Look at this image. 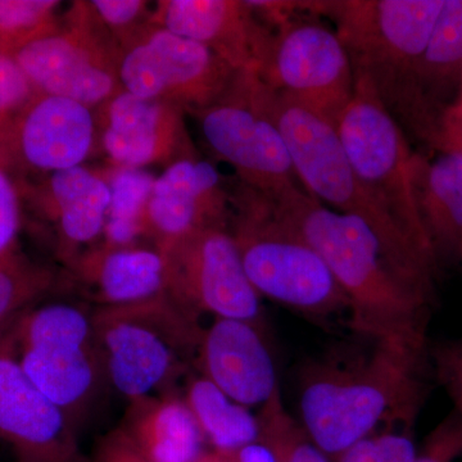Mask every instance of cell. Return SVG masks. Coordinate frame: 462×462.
<instances>
[{
    "instance_id": "cell-1",
    "label": "cell",
    "mask_w": 462,
    "mask_h": 462,
    "mask_svg": "<svg viewBox=\"0 0 462 462\" xmlns=\"http://www.w3.org/2000/svg\"><path fill=\"white\" fill-rule=\"evenodd\" d=\"M270 199L329 267L348 300L352 329L372 342L427 351L431 294L397 272L363 220L322 205L300 185Z\"/></svg>"
},
{
    "instance_id": "cell-2",
    "label": "cell",
    "mask_w": 462,
    "mask_h": 462,
    "mask_svg": "<svg viewBox=\"0 0 462 462\" xmlns=\"http://www.w3.org/2000/svg\"><path fill=\"white\" fill-rule=\"evenodd\" d=\"M427 351L373 342L370 354L307 367L300 425L331 462L379 430L410 427L425 397Z\"/></svg>"
},
{
    "instance_id": "cell-3",
    "label": "cell",
    "mask_w": 462,
    "mask_h": 462,
    "mask_svg": "<svg viewBox=\"0 0 462 462\" xmlns=\"http://www.w3.org/2000/svg\"><path fill=\"white\" fill-rule=\"evenodd\" d=\"M275 123L300 188L322 205L363 220L398 273L431 293L434 254L419 247L372 199L352 169L337 125L321 112L273 90Z\"/></svg>"
},
{
    "instance_id": "cell-4",
    "label": "cell",
    "mask_w": 462,
    "mask_h": 462,
    "mask_svg": "<svg viewBox=\"0 0 462 462\" xmlns=\"http://www.w3.org/2000/svg\"><path fill=\"white\" fill-rule=\"evenodd\" d=\"M445 0L312 2L336 23L355 81L366 84L397 120L415 123V83Z\"/></svg>"
},
{
    "instance_id": "cell-5",
    "label": "cell",
    "mask_w": 462,
    "mask_h": 462,
    "mask_svg": "<svg viewBox=\"0 0 462 462\" xmlns=\"http://www.w3.org/2000/svg\"><path fill=\"white\" fill-rule=\"evenodd\" d=\"M229 229L254 288L319 322L349 303L320 254L276 212L272 199L240 184L231 190Z\"/></svg>"
},
{
    "instance_id": "cell-6",
    "label": "cell",
    "mask_w": 462,
    "mask_h": 462,
    "mask_svg": "<svg viewBox=\"0 0 462 462\" xmlns=\"http://www.w3.org/2000/svg\"><path fill=\"white\" fill-rule=\"evenodd\" d=\"M103 370L127 400L165 393L188 356L199 352L203 329L196 316L167 296L93 312Z\"/></svg>"
},
{
    "instance_id": "cell-7",
    "label": "cell",
    "mask_w": 462,
    "mask_h": 462,
    "mask_svg": "<svg viewBox=\"0 0 462 462\" xmlns=\"http://www.w3.org/2000/svg\"><path fill=\"white\" fill-rule=\"evenodd\" d=\"M272 96L257 72L239 71L217 102L189 114L207 147L236 171L240 184L270 199L298 185Z\"/></svg>"
},
{
    "instance_id": "cell-8",
    "label": "cell",
    "mask_w": 462,
    "mask_h": 462,
    "mask_svg": "<svg viewBox=\"0 0 462 462\" xmlns=\"http://www.w3.org/2000/svg\"><path fill=\"white\" fill-rule=\"evenodd\" d=\"M7 338L26 375L69 420L83 411L105 375L93 314L65 303L32 307Z\"/></svg>"
},
{
    "instance_id": "cell-9",
    "label": "cell",
    "mask_w": 462,
    "mask_h": 462,
    "mask_svg": "<svg viewBox=\"0 0 462 462\" xmlns=\"http://www.w3.org/2000/svg\"><path fill=\"white\" fill-rule=\"evenodd\" d=\"M336 125L367 196L419 247L434 254L416 203L413 154L400 123L366 84L355 81L354 98Z\"/></svg>"
},
{
    "instance_id": "cell-10",
    "label": "cell",
    "mask_w": 462,
    "mask_h": 462,
    "mask_svg": "<svg viewBox=\"0 0 462 462\" xmlns=\"http://www.w3.org/2000/svg\"><path fill=\"white\" fill-rule=\"evenodd\" d=\"M33 89L96 109L118 93L120 47L89 2H74L54 32L12 56Z\"/></svg>"
},
{
    "instance_id": "cell-11",
    "label": "cell",
    "mask_w": 462,
    "mask_h": 462,
    "mask_svg": "<svg viewBox=\"0 0 462 462\" xmlns=\"http://www.w3.org/2000/svg\"><path fill=\"white\" fill-rule=\"evenodd\" d=\"M257 75L270 89L337 123L354 98L351 60L336 30L298 14L272 30Z\"/></svg>"
},
{
    "instance_id": "cell-12",
    "label": "cell",
    "mask_w": 462,
    "mask_h": 462,
    "mask_svg": "<svg viewBox=\"0 0 462 462\" xmlns=\"http://www.w3.org/2000/svg\"><path fill=\"white\" fill-rule=\"evenodd\" d=\"M238 72L205 45L157 25L121 50L118 60L124 90L188 115L217 102Z\"/></svg>"
},
{
    "instance_id": "cell-13",
    "label": "cell",
    "mask_w": 462,
    "mask_h": 462,
    "mask_svg": "<svg viewBox=\"0 0 462 462\" xmlns=\"http://www.w3.org/2000/svg\"><path fill=\"white\" fill-rule=\"evenodd\" d=\"M165 263V293L190 315L251 322L261 296L249 281L229 225L207 227L157 248Z\"/></svg>"
},
{
    "instance_id": "cell-14",
    "label": "cell",
    "mask_w": 462,
    "mask_h": 462,
    "mask_svg": "<svg viewBox=\"0 0 462 462\" xmlns=\"http://www.w3.org/2000/svg\"><path fill=\"white\" fill-rule=\"evenodd\" d=\"M97 149L109 166L147 170L167 167L199 153L187 129V112L121 89L94 109Z\"/></svg>"
},
{
    "instance_id": "cell-15",
    "label": "cell",
    "mask_w": 462,
    "mask_h": 462,
    "mask_svg": "<svg viewBox=\"0 0 462 462\" xmlns=\"http://www.w3.org/2000/svg\"><path fill=\"white\" fill-rule=\"evenodd\" d=\"M97 149L94 109L62 97L36 94L17 116L7 141L11 171L50 175L83 166Z\"/></svg>"
},
{
    "instance_id": "cell-16",
    "label": "cell",
    "mask_w": 462,
    "mask_h": 462,
    "mask_svg": "<svg viewBox=\"0 0 462 462\" xmlns=\"http://www.w3.org/2000/svg\"><path fill=\"white\" fill-rule=\"evenodd\" d=\"M0 439L18 462H85L72 421L26 375L7 336L0 342Z\"/></svg>"
},
{
    "instance_id": "cell-17",
    "label": "cell",
    "mask_w": 462,
    "mask_h": 462,
    "mask_svg": "<svg viewBox=\"0 0 462 462\" xmlns=\"http://www.w3.org/2000/svg\"><path fill=\"white\" fill-rule=\"evenodd\" d=\"M231 190L214 163L199 153L165 167L152 189L145 238L154 247L212 226L229 225Z\"/></svg>"
},
{
    "instance_id": "cell-18",
    "label": "cell",
    "mask_w": 462,
    "mask_h": 462,
    "mask_svg": "<svg viewBox=\"0 0 462 462\" xmlns=\"http://www.w3.org/2000/svg\"><path fill=\"white\" fill-rule=\"evenodd\" d=\"M152 23L205 45L236 71L257 72L272 32L240 0H160Z\"/></svg>"
},
{
    "instance_id": "cell-19",
    "label": "cell",
    "mask_w": 462,
    "mask_h": 462,
    "mask_svg": "<svg viewBox=\"0 0 462 462\" xmlns=\"http://www.w3.org/2000/svg\"><path fill=\"white\" fill-rule=\"evenodd\" d=\"M17 181L21 197L53 224L63 263L100 242L111 199L105 171L78 166L44 175L38 184Z\"/></svg>"
},
{
    "instance_id": "cell-20",
    "label": "cell",
    "mask_w": 462,
    "mask_h": 462,
    "mask_svg": "<svg viewBox=\"0 0 462 462\" xmlns=\"http://www.w3.org/2000/svg\"><path fill=\"white\" fill-rule=\"evenodd\" d=\"M197 355L203 376L247 409L263 406L281 389L256 322L216 319L203 329Z\"/></svg>"
},
{
    "instance_id": "cell-21",
    "label": "cell",
    "mask_w": 462,
    "mask_h": 462,
    "mask_svg": "<svg viewBox=\"0 0 462 462\" xmlns=\"http://www.w3.org/2000/svg\"><path fill=\"white\" fill-rule=\"evenodd\" d=\"M66 267L71 284L98 307L134 305L165 293V263L156 247L99 242Z\"/></svg>"
},
{
    "instance_id": "cell-22",
    "label": "cell",
    "mask_w": 462,
    "mask_h": 462,
    "mask_svg": "<svg viewBox=\"0 0 462 462\" xmlns=\"http://www.w3.org/2000/svg\"><path fill=\"white\" fill-rule=\"evenodd\" d=\"M120 428L158 462H196L205 452V438L190 410L171 392L130 401Z\"/></svg>"
},
{
    "instance_id": "cell-23",
    "label": "cell",
    "mask_w": 462,
    "mask_h": 462,
    "mask_svg": "<svg viewBox=\"0 0 462 462\" xmlns=\"http://www.w3.org/2000/svg\"><path fill=\"white\" fill-rule=\"evenodd\" d=\"M412 181L422 225L434 251L462 240V154L446 151L433 161L413 154Z\"/></svg>"
},
{
    "instance_id": "cell-24",
    "label": "cell",
    "mask_w": 462,
    "mask_h": 462,
    "mask_svg": "<svg viewBox=\"0 0 462 462\" xmlns=\"http://www.w3.org/2000/svg\"><path fill=\"white\" fill-rule=\"evenodd\" d=\"M456 88L462 89V0H445L416 75L415 123Z\"/></svg>"
},
{
    "instance_id": "cell-25",
    "label": "cell",
    "mask_w": 462,
    "mask_h": 462,
    "mask_svg": "<svg viewBox=\"0 0 462 462\" xmlns=\"http://www.w3.org/2000/svg\"><path fill=\"white\" fill-rule=\"evenodd\" d=\"M182 400L215 451L233 454L260 439L257 416L227 397L205 376L189 380Z\"/></svg>"
},
{
    "instance_id": "cell-26",
    "label": "cell",
    "mask_w": 462,
    "mask_h": 462,
    "mask_svg": "<svg viewBox=\"0 0 462 462\" xmlns=\"http://www.w3.org/2000/svg\"><path fill=\"white\" fill-rule=\"evenodd\" d=\"M111 199L100 243L111 247L138 245L145 238V220L157 176L148 170L109 166L105 170Z\"/></svg>"
},
{
    "instance_id": "cell-27",
    "label": "cell",
    "mask_w": 462,
    "mask_h": 462,
    "mask_svg": "<svg viewBox=\"0 0 462 462\" xmlns=\"http://www.w3.org/2000/svg\"><path fill=\"white\" fill-rule=\"evenodd\" d=\"M54 284L53 270L35 263L20 248L0 258V342Z\"/></svg>"
},
{
    "instance_id": "cell-28",
    "label": "cell",
    "mask_w": 462,
    "mask_h": 462,
    "mask_svg": "<svg viewBox=\"0 0 462 462\" xmlns=\"http://www.w3.org/2000/svg\"><path fill=\"white\" fill-rule=\"evenodd\" d=\"M260 439L272 447L278 462H331L285 410L281 389L261 406Z\"/></svg>"
},
{
    "instance_id": "cell-29",
    "label": "cell",
    "mask_w": 462,
    "mask_h": 462,
    "mask_svg": "<svg viewBox=\"0 0 462 462\" xmlns=\"http://www.w3.org/2000/svg\"><path fill=\"white\" fill-rule=\"evenodd\" d=\"M58 0H0V54L14 56L60 23Z\"/></svg>"
},
{
    "instance_id": "cell-30",
    "label": "cell",
    "mask_w": 462,
    "mask_h": 462,
    "mask_svg": "<svg viewBox=\"0 0 462 462\" xmlns=\"http://www.w3.org/2000/svg\"><path fill=\"white\" fill-rule=\"evenodd\" d=\"M102 25L111 33L120 51L153 25L154 5L145 0H91Z\"/></svg>"
},
{
    "instance_id": "cell-31",
    "label": "cell",
    "mask_w": 462,
    "mask_h": 462,
    "mask_svg": "<svg viewBox=\"0 0 462 462\" xmlns=\"http://www.w3.org/2000/svg\"><path fill=\"white\" fill-rule=\"evenodd\" d=\"M36 94L14 58L0 54V163L7 169V141L12 125Z\"/></svg>"
},
{
    "instance_id": "cell-32",
    "label": "cell",
    "mask_w": 462,
    "mask_h": 462,
    "mask_svg": "<svg viewBox=\"0 0 462 462\" xmlns=\"http://www.w3.org/2000/svg\"><path fill=\"white\" fill-rule=\"evenodd\" d=\"M416 454L411 428L391 427L365 438L334 462H413Z\"/></svg>"
},
{
    "instance_id": "cell-33",
    "label": "cell",
    "mask_w": 462,
    "mask_h": 462,
    "mask_svg": "<svg viewBox=\"0 0 462 462\" xmlns=\"http://www.w3.org/2000/svg\"><path fill=\"white\" fill-rule=\"evenodd\" d=\"M21 200L16 176L0 165V258L18 249V234L23 224Z\"/></svg>"
},
{
    "instance_id": "cell-34",
    "label": "cell",
    "mask_w": 462,
    "mask_h": 462,
    "mask_svg": "<svg viewBox=\"0 0 462 462\" xmlns=\"http://www.w3.org/2000/svg\"><path fill=\"white\" fill-rule=\"evenodd\" d=\"M462 456V420L456 413L431 431L413 462H455Z\"/></svg>"
},
{
    "instance_id": "cell-35",
    "label": "cell",
    "mask_w": 462,
    "mask_h": 462,
    "mask_svg": "<svg viewBox=\"0 0 462 462\" xmlns=\"http://www.w3.org/2000/svg\"><path fill=\"white\" fill-rule=\"evenodd\" d=\"M438 379L442 383L462 420V340L443 343L433 352Z\"/></svg>"
},
{
    "instance_id": "cell-36",
    "label": "cell",
    "mask_w": 462,
    "mask_h": 462,
    "mask_svg": "<svg viewBox=\"0 0 462 462\" xmlns=\"http://www.w3.org/2000/svg\"><path fill=\"white\" fill-rule=\"evenodd\" d=\"M93 462H158L142 452L120 427L100 438Z\"/></svg>"
},
{
    "instance_id": "cell-37",
    "label": "cell",
    "mask_w": 462,
    "mask_h": 462,
    "mask_svg": "<svg viewBox=\"0 0 462 462\" xmlns=\"http://www.w3.org/2000/svg\"><path fill=\"white\" fill-rule=\"evenodd\" d=\"M437 129L438 139L446 151H455L462 154V89L457 99L440 117Z\"/></svg>"
},
{
    "instance_id": "cell-38",
    "label": "cell",
    "mask_w": 462,
    "mask_h": 462,
    "mask_svg": "<svg viewBox=\"0 0 462 462\" xmlns=\"http://www.w3.org/2000/svg\"><path fill=\"white\" fill-rule=\"evenodd\" d=\"M236 462H278L273 454L272 447L257 439L256 442L242 447L238 451L234 452Z\"/></svg>"
},
{
    "instance_id": "cell-39",
    "label": "cell",
    "mask_w": 462,
    "mask_h": 462,
    "mask_svg": "<svg viewBox=\"0 0 462 462\" xmlns=\"http://www.w3.org/2000/svg\"><path fill=\"white\" fill-rule=\"evenodd\" d=\"M196 462H236V456L230 452L205 451Z\"/></svg>"
}]
</instances>
